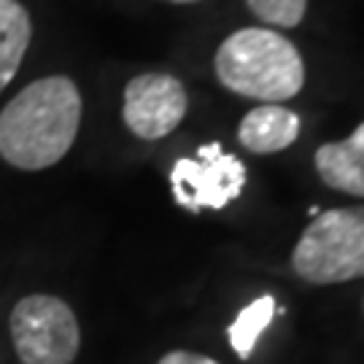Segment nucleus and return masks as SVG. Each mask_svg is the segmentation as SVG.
Returning <instances> with one entry per match:
<instances>
[{
    "label": "nucleus",
    "mask_w": 364,
    "mask_h": 364,
    "mask_svg": "<svg viewBox=\"0 0 364 364\" xmlns=\"http://www.w3.org/2000/svg\"><path fill=\"white\" fill-rule=\"evenodd\" d=\"M246 3L257 19L275 27H297L308 11V0H246Z\"/></svg>",
    "instance_id": "11"
},
{
    "label": "nucleus",
    "mask_w": 364,
    "mask_h": 364,
    "mask_svg": "<svg viewBox=\"0 0 364 364\" xmlns=\"http://www.w3.org/2000/svg\"><path fill=\"white\" fill-rule=\"evenodd\" d=\"M156 364H219L216 359H210L205 353H195V351H170L165 353Z\"/></svg>",
    "instance_id": "12"
},
{
    "label": "nucleus",
    "mask_w": 364,
    "mask_h": 364,
    "mask_svg": "<svg viewBox=\"0 0 364 364\" xmlns=\"http://www.w3.org/2000/svg\"><path fill=\"white\" fill-rule=\"evenodd\" d=\"M275 297L270 294H264V297H257L248 308L237 313V318H235L230 329H227V335H230V346L235 348V353L246 362L251 359V353H254V346H257V340L259 335L270 326L275 316Z\"/></svg>",
    "instance_id": "10"
},
{
    "label": "nucleus",
    "mask_w": 364,
    "mask_h": 364,
    "mask_svg": "<svg viewBox=\"0 0 364 364\" xmlns=\"http://www.w3.org/2000/svg\"><path fill=\"white\" fill-rule=\"evenodd\" d=\"M33 25L19 0H0V92L11 84L30 46Z\"/></svg>",
    "instance_id": "9"
},
{
    "label": "nucleus",
    "mask_w": 364,
    "mask_h": 364,
    "mask_svg": "<svg viewBox=\"0 0 364 364\" xmlns=\"http://www.w3.org/2000/svg\"><path fill=\"white\" fill-rule=\"evenodd\" d=\"M291 267L313 287L364 278V205L318 213L299 235Z\"/></svg>",
    "instance_id": "3"
},
{
    "label": "nucleus",
    "mask_w": 364,
    "mask_h": 364,
    "mask_svg": "<svg viewBox=\"0 0 364 364\" xmlns=\"http://www.w3.org/2000/svg\"><path fill=\"white\" fill-rule=\"evenodd\" d=\"M313 165L329 189L364 197V122L346 141L318 146L313 154Z\"/></svg>",
    "instance_id": "7"
},
{
    "label": "nucleus",
    "mask_w": 364,
    "mask_h": 364,
    "mask_svg": "<svg viewBox=\"0 0 364 364\" xmlns=\"http://www.w3.org/2000/svg\"><path fill=\"white\" fill-rule=\"evenodd\" d=\"M186 90L170 73H141L127 81L122 119L141 141H159L176 130L186 117Z\"/></svg>",
    "instance_id": "6"
},
{
    "label": "nucleus",
    "mask_w": 364,
    "mask_h": 364,
    "mask_svg": "<svg viewBox=\"0 0 364 364\" xmlns=\"http://www.w3.org/2000/svg\"><path fill=\"white\" fill-rule=\"evenodd\" d=\"M213 70L221 87L262 103H287L305 84L299 49L267 27H243L221 41Z\"/></svg>",
    "instance_id": "2"
},
{
    "label": "nucleus",
    "mask_w": 364,
    "mask_h": 364,
    "mask_svg": "<svg viewBox=\"0 0 364 364\" xmlns=\"http://www.w3.org/2000/svg\"><path fill=\"white\" fill-rule=\"evenodd\" d=\"M299 117L291 108L284 105H257L251 108L240 127H237V141L243 149L254 154H275L284 151L299 138Z\"/></svg>",
    "instance_id": "8"
},
{
    "label": "nucleus",
    "mask_w": 364,
    "mask_h": 364,
    "mask_svg": "<svg viewBox=\"0 0 364 364\" xmlns=\"http://www.w3.org/2000/svg\"><path fill=\"white\" fill-rule=\"evenodd\" d=\"M11 343L22 364H73L81 348L76 313L60 297L30 294L14 305Z\"/></svg>",
    "instance_id": "4"
},
{
    "label": "nucleus",
    "mask_w": 364,
    "mask_h": 364,
    "mask_svg": "<svg viewBox=\"0 0 364 364\" xmlns=\"http://www.w3.org/2000/svg\"><path fill=\"white\" fill-rule=\"evenodd\" d=\"M170 3H197V0H170Z\"/></svg>",
    "instance_id": "13"
},
{
    "label": "nucleus",
    "mask_w": 364,
    "mask_h": 364,
    "mask_svg": "<svg viewBox=\"0 0 364 364\" xmlns=\"http://www.w3.org/2000/svg\"><path fill=\"white\" fill-rule=\"evenodd\" d=\"M246 165L232 154H224L221 144L197 149V159H178L170 170L173 200L189 213L221 210L240 197L246 186Z\"/></svg>",
    "instance_id": "5"
},
{
    "label": "nucleus",
    "mask_w": 364,
    "mask_h": 364,
    "mask_svg": "<svg viewBox=\"0 0 364 364\" xmlns=\"http://www.w3.org/2000/svg\"><path fill=\"white\" fill-rule=\"evenodd\" d=\"M81 92L65 76H46L0 111V156L19 170H43L70 151L81 127Z\"/></svg>",
    "instance_id": "1"
}]
</instances>
